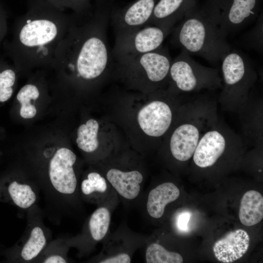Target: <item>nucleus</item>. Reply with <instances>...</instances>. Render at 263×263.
<instances>
[{"label":"nucleus","mask_w":263,"mask_h":263,"mask_svg":"<svg viewBox=\"0 0 263 263\" xmlns=\"http://www.w3.org/2000/svg\"><path fill=\"white\" fill-rule=\"evenodd\" d=\"M71 19V14L43 0H29L11 39L3 43L6 56L18 69L51 67Z\"/></svg>","instance_id":"1"},{"label":"nucleus","mask_w":263,"mask_h":263,"mask_svg":"<svg viewBox=\"0 0 263 263\" xmlns=\"http://www.w3.org/2000/svg\"><path fill=\"white\" fill-rule=\"evenodd\" d=\"M172 30L171 42L189 54L215 64L231 49L227 35L213 23L197 5L191 8Z\"/></svg>","instance_id":"2"},{"label":"nucleus","mask_w":263,"mask_h":263,"mask_svg":"<svg viewBox=\"0 0 263 263\" xmlns=\"http://www.w3.org/2000/svg\"><path fill=\"white\" fill-rule=\"evenodd\" d=\"M262 0H205L204 14L227 35L237 32L257 19Z\"/></svg>","instance_id":"3"},{"label":"nucleus","mask_w":263,"mask_h":263,"mask_svg":"<svg viewBox=\"0 0 263 263\" xmlns=\"http://www.w3.org/2000/svg\"><path fill=\"white\" fill-rule=\"evenodd\" d=\"M221 62L224 82L221 98L232 101L247 98L257 79L250 58L232 48L223 56Z\"/></svg>","instance_id":"4"},{"label":"nucleus","mask_w":263,"mask_h":263,"mask_svg":"<svg viewBox=\"0 0 263 263\" xmlns=\"http://www.w3.org/2000/svg\"><path fill=\"white\" fill-rule=\"evenodd\" d=\"M169 76L175 88L184 93L222 85L218 69L198 63L184 49L172 60Z\"/></svg>","instance_id":"5"},{"label":"nucleus","mask_w":263,"mask_h":263,"mask_svg":"<svg viewBox=\"0 0 263 263\" xmlns=\"http://www.w3.org/2000/svg\"><path fill=\"white\" fill-rule=\"evenodd\" d=\"M172 30L157 25H147L133 31L115 36L112 49L113 59L136 56L159 48Z\"/></svg>","instance_id":"6"},{"label":"nucleus","mask_w":263,"mask_h":263,"mask_svg":"<svg viewBox=\"0 0 263 263\" xmlns=\"http://www.w3.org/2000/svg\"><path fill=\"white\" fill-rule=\"evenodd\" d=\"M76 160L75 154L71 150L61 148L50 160L48 186L46 189L58 200H67L79 192L77 179L74 169Z\"/></svg>","instance_id":"7"},{"label":"nucleus","mask_w":263,"mask_h":263,"mask_svg":"<svg viewBox=\"0 0 263 263\" xmlns=\"http://www.w3.org/2000/svg\"><path fill=\"white\" fill-rule=\"evenodd\" d=\"M172 60L168 48L162 46L151 52L114 60L113 64L128 73L144 75L148 82L156 85L168 77Z\"/></svg>","instance_id":"8"},{"label":"nucleus","mask_w":263,"mask_h":263,"mask_svg":"<svg viewBox=\"0 0 263 263\" xmlns=\"http://www.w3.org/2000/svg\"><path fill=\"white\" fill-rule=\"evenodd\" d=\"M110 206H99L87 219L82 232L75 237L66 239L70 247H75L79 254H85L105 238L111 221Z\"/></svg>","instance_id":"9"},{"label":"nucleus","mask_w":263,"mask_h":263,"mask_svg":"<svg viewBox=\"0 0 263 263\" xmlns=\"http://www.w3.org/2000/svg\"><path fill=\"white\" fill-rule=\"evenodd\" d=\"M34 207L29 209L25 234L17 249V260L21 263H35L50 242L49 231Z\"/></svg>","instance_id":"10"},{"label":"nucleus","mask_w":263,"mask_h":263,"mask_svg":"<svg viewBox=\"0 0 263 263\" xmlns=\"http://www.w3.org/2000/svg\"><path fill=\"white\" fill-rule=\"evenodd\" d=\"M158 0H136L123 7L115 6L111 17L115 35L126 34L146 25Z\"/></svg>","instance_id":"11"},{"label":"nucleus","mask_w":263,"mask_h":263,"mask_svg":"<svg viewBox=\"0 0 263 263\" xmlns=\"http://www.w3.org/2000/svg\"><path fill=\"white\" fill-rule=\"evenodd\" d=\"M228 139L220 128L204 129L193 154V160L199 168L212 166L225 151Z\"/></svg>","instance_id":"12"},{"label":"nucleus","mask_w":263,"mask_h":263,"mask_svg":"<svg viewBox=\"0 0 263 263\" xmlns=\"http://www.w3.org/2000/svg\"><path fill=\"white\" fill-rule=\"evenodd\" d=\"M200 121L186 119L172 133L170 140V150L177 160L185 162L193 156L200 136L205 128Z\"/></svg>","instance_id":"13"},{"label":"nucleus","mask_w":263,"mask_h":263,"mask_svg":"<svg viewBox=\"0 0 263 263\" xmlns=\"http://www.w3.org/2000/svg\"><path fill=\"white\" fill-rule=\"evenodd\" d=\"M169 106L160 100H154L142 108L138 113L139 125L148 135L160 137L169 129L172 121Z\"/></svg>","instance_id":"14"},{"label":"nucleus","mask_w":263,"mask_h":263,"mask_svg":"<svg viewBox=\"0 0 263 263\" xmlns=\"http://www.w3.org/2000/svg\"><path fill=\"white\" fill-rule=\"evenodd\" d=\"M196 4L195 0H159L146 25H154L172 29Z\"/></svg>","instance_id":"15"},{"label":"nucleus","mask_w":263,"mask_h":263,"mask_svg":"<svg viewBox=\"0 0 263 263\" xmlns=\"http://www.w3.org/2000/svg\"><path fill=\"white\" fill-rule=\"evenodd\" d=\"M250 238L243 229L227 233L214 244L213 251L216 259L223 263H232L242 257L248 250Z\"/></svg>","instance_id":"16"},{"label":"nucleus","mask_w":263,"mask_h":263,"mask_svg":"<svg viewBox=\"0 0 263 263\" xmlns=\"http://www.w3.org/2000/svg\"><path fill=\"white\" fill-rule=\"evenodd\" d=\"M106 178L116 194L126 201L136 199L141 192L144 177L138 170L112 168L108 170Z\"/></svg>","instance_id":"17"},{"label":"nucleus","mask_w":263,"mask_h":263,"mask_svg":"<svg viewBox=\"0 0 263 263\" xmlns=\"http://www.w3.org/2000/svg\"><path fill=\"white\" fill-rule=\"evenodd\" d=\"M112 191L114 190L106 178L96 171L88 173L79 186V195L84 201L99 206L110 205Z\"/></svg>","instance_id":"18"},{"label":"nucleus","mask_w":263,"mask_h":263,"mask_svg":"<svg viewBox=\"0 0 263 263\" xmlns=\"http://www.w3.org/2000/svg\"><path fill=\"white\" fill-rule=\"evenodd\" d=\"M179 195V188L171 182L156 186L148 195L146 207L148 214L152 218H161L167 205L176 200Z\"/></svg>","instance_id":"19"},{"label":"nucleus","mask_w":263,"mask_h":263,"mask_svg":"<svg viewBox=\"0 0 263 263\" xmlns=\"http://www.w3.org/2000/svg\"><path fill=\"white\" fill-rule=\"evenodd\" d=\"M239 219L244 225L252 226L263 218V197L256 190H249L243 196L239 210Z\"/></svg>","instance_id":"20"},{"label":"nucleus","mask_w":263,"mask_h":263,"mask_svg":"<svg viewBox=\"0 0 263 263\" xmlns=\"http://www.w3.org/2000/svg\"><path fill=\"white\" fill-rule=\"evenodd\" d=\"M70 247L67 239L58 238L50 242L35 263H65L69 262L67 254Z\"/></svg>","instance_id":"21"},{"label":"nucleus","mask_w":263,"mask_h":263,"mask_svg":"<svg viewBox=\"0 0 263 263\" xmlns=\"http://www.w3.org/2000/svg\"><path fill=\"white\" fill-rule=\"evenodd\" d=\"M99 125L93 119L88 120L86 124L81 125L77 131L76 140L79 149L86 152L95 151L98 146L97 138Z\"/></svg>","instance_id":"22"},{"label":"nucleus","mask_w":263,"mask_h":263,"mask_svg":"<svg viewBox=\"0 0 263 263\" xmlns=\"http://www.w3.org/2000/svg\"><path fill=\"white\" fill-rule=\"evenodd\" d=\"M40 93L38 87L33 83L27 84L19 90L17 95V99L21 104L20 114L22 118L29 119L36 115L37 109L31 101L37 100Z\"/></svg>","instance_id":"23"},{"label":"nucleus","mask_w":263,"mask_h":263,"mask_svg":"<svg viewBox=\"0 0 263 263\" xmlns=\"http://www.w3.org/2000/svg\"><path fill=\"white\" fill-rule=\"evenodd\" d=\"M7 61L0 57V102L8 100L12 95L16 83L17 75L15 66L13 68Z\"/></svg>","instance_id":"24"},{"label":"nucleus","mask_w":263,"mask_h":263,"mask_svg":"<svg viewBox=\"0 0 263 263\" xmlns=\"http://www.w3.org/2000/svg\"><path fill=\"white\" fill-rule=\"evenodd\" d=\"M147 263H182V256L177 252L170 251L161 244L153 243L150 244L145 251Z\"/></svg>","instance_id":"25"},{"label":"nucleus","mask_w":263,"mask_h":263,"mask_svg":"<svg viewBox=\"0 0 263 263\" xmlns=\"http://www.w3.org/2000/svg\"><path fill=\"white\" fill-rule=\"evenodd\" d=\"M57 8L66 11L71 10L77 14H85L92 8V0H43Z\"/></svg>","instance_id":"26"},{"label":"nucleus","mask_w":263,"mask_h":263,"mask_svg":"<svg viewBox=\"0 0 263 263\" xmlns=\"http://www.w3.org/2000/svg\"><path fill=\"white\" fill-rule=\"evenodd\" d=\"M263 23L262 13L258 17L255 26L243 38L245 45L259 53H262L263 50Z\"/></svg>","instance_id":"27"},{"label":"nucleus","mask_w":263,"mask_h":263,"mask_svg":"<svg viewBox=\"0 0 263 263\" xmlns=\"http://www.w3.org/2000/svg\"><path fill=\"white\" fill-rule=\"evenodd\" d=\"M132 261L129 254L125 252H120L108 256L98 260L100 263H130Z\"/></svg>","instance_id":"28"},{"label":"nucleus","mask_w":263,"mask_h":263,"mask_svg":"<svg viewBox=\"0 0 263 263\" xmlns=\"http://www.w3.org/2000/svg\"><path fill=\"white\" fill-rule=\"evenodd\" d=\"M7 30V16L4 11L0 7V47L4 41Z\"/></svg>","instance_id":"29"},{"label":"nucleus","mask_w":263,"mask_h":263,"mask_svg":"<svg viewBox=\"0 0 263 263\" xmlns=\"http://www.w3.org/2000/svg\"><path fill=\"white\" fill-rule=\"evenodd\" d=\"M190 216V215L188 212H183L179 214L177 219L176 225L180 231H186L187 230Z\"/></svg>","instance_id":"30"}]
</instances>
